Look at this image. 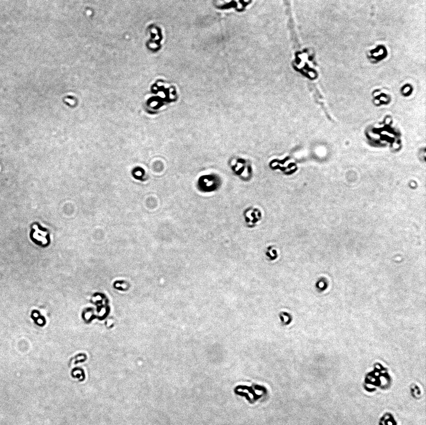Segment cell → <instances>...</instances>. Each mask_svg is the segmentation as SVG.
I'll return each instance as SVG.
<instances>
[{
    "instance_id": "6da1fadb",
    "label": "cell",
    "mask_w": 426,
    "mask_h": 425,
    "mask_svg": "<svg viewBox=\"0 0 426 425\" xmlns=\"http://www.w3.org/2000/svg\"><path fill=\"white\" fill-rule=\"evenodd\" d=\"M379 425H398L393 415L390 413H386L379 420Z\"/></svg>"
}]
</instances>
